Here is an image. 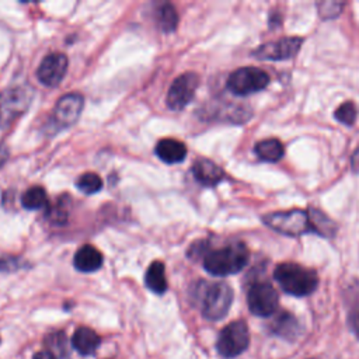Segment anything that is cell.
<instances>
[{
	"mask_svg": "<svg viewBox=\"0 0 359 359\" xmlns=\"http://www.w3.org/2000/svg\"><path fill=\"white\" fill-rule=\"evenodd\" d=\"M100 344V335L88 327H79L72 337V346L80 355H93L98 349Z\"/></svg>",
	"mask_w": 359,
	"mask_h": 359,
	"instance_id": "cell-17",
	"label": "cell"
},
{
	"mask_svg": "<svg viewBox=\"0 0 359 359\" xmlns=\"http://www.w3.org/2000/svg\"><path fill=\"white\" fill-rule=\"evenodd\" d=\"M349 325L353 330V332L356 334V337L359 338V309L353 310L349 316Z\"/></svg>",
	"mask_w": 359,
	"mask_h": 359,
	"instance_id": "cell-28",
	"label": "cell"
},
{
	"mask_svg": "<svg viewBox=\"0 0 359 359\" xmlns=\"http://www.w3.org/2000/svg\"><path fill=\"white\" fill-rule=\"evenodd\" d=\"M76 185L83 194L93 195V194H97L102 188V180L95 172H86L77 178Z\"/></svg>",
	"mask_w": 359,
	"mask_h": 359,
	"instance_id": "cell-24",
	"label": "cell"
},
{
	"mask_svg": "<svg viewBox=\"0 0 359 359\" xmlns=\"http://www.w3.org/2000/svg\"><path fill=\"white\" fill-rule=\"evenodd\" d=\"M45 346L49 353H52L56 359H69L70 356V345L67 337L63 331H55L46 335Z\"/></svg>",
	"mask_w": 359,
	"mask_h": 359,
	"instance_id": "cell-19",
	"label": "cell"
},
{
	"mask_svg": "<svg viewBox=\"0 0 359 359\" xmlns=\"http://www.w3.org/2000/svg\"><path fill=\"white\" fill-rule=\"evenodd\" d=\"M199 84L198 74L187 72L180 74L170 86L167 93V105L172 111L184 109L194 98Z\"/></svg>",
	"mask_w": 359,
	"mask_h": 359,
	"instance_id": "cell-9",
	"label": "cell"
},
{
	"mask_svg": "<svg viewBox=\"0 0 359 359\" xmlns=\"http://www.w3.org/2000/svg\"><path fill=\"white\" fill-rule=\"evenodd\" d=\"M273 278L283 292L299 297L313 293L318 286L316 271L294 262H282L276 265Z\"/></svg>",
	"mask_w": 359,
	"mask_h": 359,
	"instance_id": "cell-3",
	"label": "cell"
},
{
	"mask_svg": "<svg viewBox=\"0 0 359 359\" xmlns=\"http://www.w3.org/2000/svg\"><path fill=\"white\" fill-rule=\"evenodd\" d=\"M104 262L102 254L91 244L81 245L73 258V265L80 272H94L101 268Z\"/></svg>",
	"mask_w": 359,
	"mask_h": 359,
	"instance_id": "cell-14",
	"label": "cell"
},
{
	"mask_svg": "<svg viewBox=\"0 0 359 359\" xmlns=\"http://www.w3.org/2000/svg\"><path fill=\"white\" fill-rule=\"evenodd\" d=\"M344 3H337V1H324L318 4L320 14L323 18H334L341 13Z\"/></svg>",
	"mask_w": 359,
	"mask_h": 359,
	"instance_id": "cell-26",
	"label": "cell"
},
{
	"mask_svg": "<svg viewBox=\"0 0 359 359\" xmlns=\"http://www.w3.org/2000/svg\"><path fill=\"white\" fill-rule=\"evenodd\" d=\"M257 156L264 160V161H269V163H273V161H278L282 158L283 153H285V149H283V144L278 140V139H273V137H269V139H264L261 142H258L254 147Z\"/></svg>",
	"mask_w": 359,
	"mask_h": 359,
	"instance_id": "cell-20",
	"label": "cell"
},
{
	"mask_svg": "<svg viewBox=\"0 0 359 359\" xmlns=\"http://www.w3.org/2000/svg\"><path fill=\"white\" fill-rule=\"evenodd\" d=\"M8 149H7V146L6 144H3V143H0V168L6 164V161L8 160Z\"/></svg>",
	"mask_w": 359,
	"mask_h": 359,
	"instance_id": "cell-29",
	"label": "cell"
},
{
	"mask_svg": "<svg viewBox=\"0 0 359 359\" xmlns=\"http://www.w3.org/2000/svg\"><path fill=\"white\" fill-rule=\"evenodd\" d=\"M25 266V264L15 257H1L0 258V272H14Z\"/></svg>",
	"mask_w": 359,
	"mask_h": 359,
	"instance_id": "cell-27",
	"label": "cell"
},
{
	"mask_svg": "<svg viewBox=\"0 0 359 359\" xmlns=\"http://www.w3.org/2000/svg\"><path fill=\"white\" fill-rule=\"evenodd\" d=\"M250 344V331L243 320L227 324L219 334L216 349L220 356L226 359L241 355Z\"/></svg>",
	"mask_w": 359,
	"mask_h": 359,
	"instance_id": "cell-5",
	"label": "cell"
},
{
	"mask_svg": "<svg viewBox=\"0 0 359 359\" xmlns=\"http://www.w3.org/2000/svg\"><path fill=\"white\" fill-rule=\"evenodd\" d=\"M271 332L285 338V339H294L300 334V325L296 320V317L287 311H280L278 313L271 324H269Z\"/></svg>",
	"mask_w": 359,
	"mask_h": 359,
	"instance_id": "cell-16",
	"label": "cell"
},
{
	"mask_svg": "<svg viewBox=\"0 0 359 359\" xmlns=\"http://www.w3.org/2000/svg\"><path fill=\"white\" fill-rule=\"evenodd\" d=\"M309 220L311 231H316L324 237H331L335 233V224L318 209H309Z\"/></svg>",
	"mask_w": 359,
	"mask_h": 359,
	"instance_id": "cell-23",
	"label": "cell"
},
{
	"mask_svg": "<svg viewBox=\"0 0 359 359\" xmlns=\"http://www.w3.org/2000/svg\"><path fill=\"white\" fill-rule=\"evenodd\" d=\"M156 154L161 161L167 164L181 163L187 156V146L177 139L165 137L157 142Z\"/></svg>",
	"mask_w": 359,
	"mask_h": 359,
	"instance_id": "cell-15",
	"label": "cell"
},
{
	"mask_svg": "<svg viewBox=\"0 0 359 359\" xmlns=\"http://www.w3.org/2000/svg\"><path fill=\"white\" fill-rule=\"evenodd\" d=\"M334 115H335V119H338L344 125H352L356 119V107L353 102L346 101L335 109Z\"/></svg>",
	"mask_w": 359,
	"mask_h": 359,
	"instance_id": "cell-25",
	"label": "cell"
},
{
	"mask_svg": "<svg viewBox=\"0 0 359 359\" xmlns=\"http://www.w3.org/2000/svg\"><path fill=\"white\" fill-rule=\"evenodd\" d=\"M83 107H84V98L81 94L67 93L62 95L53 108V115H52L53 125H56L57 129H65L74 125L81 115Z\"/></svg>",
	"mask_w": 359,
	"mask_h": 359,
	"instance_id": "cell-10",
	"label": "cell"
},
{
	"mask_svg": "<svg viewBox=\"0 0 359 359\" xmlns=\"http://www.w3.org/2000/svg\"><path fill=\"white\" fill-rule=\"evenodd\" d=\"M302 43L303 39L300 36H285L261 45L254 50V56L264 60L290 59L299 52Z\"/></svg>",
	"mask_w": 359,
	"mask_h": 359,
	"instance_id": "cell-11",
	"label": "cell"
},
{
	"mask_svg": "<svg viewBox=\"0 0 359 359\" xmlns=\"http://www.w3.org/2000/svg\"><path fill=\"white\" fill-rule=\"evenodd\" d=\"M32 359H56L52 353H49L48 351H39L34 355Z\"/></svg>",
	"mask_w": 359,
	"mask_h": 359,
	"instance_id": "cell-30",
	"label": "cell"
},
{
	"mask_svg": "<svg viewBox=\"0 0 359 359\" xmlns=\"http://www.w3.org/2000/svg\"><path fill=\"white\" fill-rule=\"evenodd\" d=\"M69 60L63 53L53 52L46 55L36 69L38 80L46 87H56L62 83L67 72Z\"/></svg>",
	"mask_w": 359,
	"mask_h": 359,
	"instance_id": "cell-12",
	"label": "cell"
},
{
	"mask_svg": "<svg viewBox=\"0 0 359 359\" xmlns=\"http://www.w3.org/2000/svg\"><path fill=\"white\" fill-rule=\"evenodd\" d=\"M278 293L269 282H254L247 292V304L252 314L269 317L278 309Z\"/></svg>",
	"mask_w": 359,
	"mask_h": 359,
	"instance_id": "cell-8",
	"label": "cell"
},
{
	"mask_svg": "<svg viewBox=\"0 0 359 359\" xmlns=\"http://www.w3.org/2000/svg\"><path fill=\"white\" fill-rule=\"evenodd\" d=\"M269 83V76L262 69L247 66L234 70L227 79V88L236 95H248L265 88Z\"/></svg>",
	"mask_w": 359,
	"mask_h": 359,
	"instance_id": "cell-7",
	"label": "cell"
},
{
	"mask_svg": "<svg viewBox=\"0 0 359 359\" xmlns=\"http://www.w3.org/2000/svg\"><path fill=\"white\" fill-rule=\"evenodd\" d=\"M250 252L244 243L236 241L212 250L203 255V268L213 276H227L240 272L248 261Z\"/></svg>",
	"mask_w": 359,
	"mask_h": 359,
	"instance_id": "cell-2",
	"label": "cell"
},
{
	"mask_svg": "<svg viewBox=\"0 0 359 359\" xmlns=\"http://www.w3.org/2000/svg\"><path fill=\"white\" fill-rule=\"evenodd\" d=\"M194 302L201 307L202 316L206 320H222L227 313L233 302V290L224 282L208 283L201 280L192 290Z\"/></svg>",
	"mask_w": 359,
	"mask_h": 359,
	"instance_id": "cell-1",
	"label": "cell"
},
{
	"mask_svg": "<svg viewBox=\"0 0 359 359\" xmlns=\"http://www.w3.org/2000/svg\"><path fill=\"white\" fill-rule=\"evenodd\" d=\"M156 20H157L158 28L163 32L168 34V32L175 31V28L178 25V13L172 4L164 3L157 8Z\"/></svg>",
	"mask_w": 359,
	"mask_h": 359,
	"instance_id": "cell-22",
	"label": "cell"
},
{
	"mask_svg": "<svg viewBox=\"0 0 359 359\" xmlns=\"http://www.w3.org/2000/svg\"><path fill=\"white\" fill-rule=\"evenodd\" d=\"M310 359H316V358H310Z\"/></svg>",
	"mask_w": 359,
	"mask_h": 359,
	"instance_id": "cell-33",
	"label": "cell"
},
{
	"mask_svg": "<svg viewBox=\"0 0 359 359\" xmlns=\"http://www.w3.org/2000/svg\"><path fill=\"white\" fill-rule=\"evenodd\" d=\"M0 199H1V189H0Z\"/></svg>",
	"mask_w": 359,
	"mask_h": 359,
	"instance_id": "cell-32",
	"label": "cell"
},
{
	"mask_svg": "<svg viewBox=\"0 0 359 359\" xmlns=\"http://www.w3.org/2000/svg\"><path fill=\"white\" fill-rule=\"evenodd\" d=\"M146 286L156 294H163L167 290V279L164 264L160 261H153L144 275Z\"/></svg>",
	"mask_w": 359,
	"mask_h": 359,
	"instance_id": "cell-18",
	"label": "cell"
},
{
	"mask_svg": "<svg viewBox=\"0 0 359 359\" xmlns=\"http://www.w3.org/2000/svg\"><path fill=\"white\" fill-rule=\"evenodd\" d=\"M21 205L29 210H39V209H45V208L49 209V201H48L46 191L39 185L28 188L21 196Z\"/></svg>",
	"mask_w": 359,
	"mask_h": 359,
	"instance_id": "cell-21",
	"label": "cell"
},
{
	"mask_svg": "<svg viewBox=\"0 0 359 359\" xmlns=\"http://www.w3.org/2000/svg\"><path fill=\"white\" fill-rule=\"evenodd\" d=\"M352 167H353L355 171L359 172V149L352 156Z\"/></svg>",
	"mask_w": 359,
	"mask_h": 359,
	"instance_id": "cell-31",
	"label": "cell"
},
{
	"mask_svg": "<svg viewBox=\"0 0 359 359\" xmlns=\"http://www.w3.org/2000/svg\"><path fill=\"white\" fill-rule=\"evenodd\" d=\"M191 170L195 180L205 187H215L224 178V171L208 158H198Z\"/></svg>",
	"mask_w": 359,
	"mask_h": 359,
	"instance_id": "cell-13",
	"label": "cell"
},
{
	"mask_svg": "<svg viewBox=\"0 0 359 359\" xmlns=\"http://www.w3.org/2000/svg\"><path fill=\"white\" fill-rule=\"evenodd\" d=\"M264 222L271 229L292 237H297L307 231H311L309 213L303 209L273 212L264 216Z\"/></svg>",
	"mask_w": 359,
	"mask_h": 359,
	"instance_id": "cell-6",
	"label": "cell"
},
{
	"mask_svg": "<svg viewBox=\"0 0 359 359\" xmlns=\"http://www.w3.org/2000/svg\"><path fill=\"white\" fill-rule=\"evenodd\" d=\"M34 90L28 86L10 87L0 93V128L10 126L29 108Z\"/></svg>",
	"mask_w": 359,
	"mask_h": 359,
	"instance_id": "cell-4",
	"label": "cell"
}]
</instances>
